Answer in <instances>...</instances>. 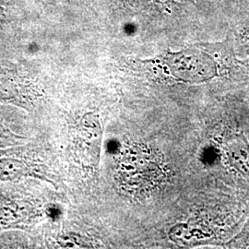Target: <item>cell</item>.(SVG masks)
Returning <instances> with one entry per match:
<instances>
[{"label":"cell","mask_w":249,"mask_h":249,"mask_svg":"<svg viewBox=\"0 0 249 249\" xmlns=\"http://www.w3.org/2000/svg\"><path fill=\"white\" fill-rule=\"evenodd\" d=\"M26 172V163L22 160L14 158H0V180H15L23 177Z\"/></svg>","instance_id":"1"},{"label":"cell","mask_w":249,"mask_h":249,"mask_svg":"<svg viewBox=\"0 0 249 249\" xmlns=\"http://www.w3.org/2000/svg\"><path fill=\"white\" fill-rule=\"evenodd\" d=\"M12 97H13V94L10 93L8 90L6 91L0 85V100H8V99L12 98Z\"/></svg>","instance_id":"2"},{"label":"cell","mask_w":249,"mask_h":249,"mask_svg":"<svg viewBox=\"0 0 249 249\" xmlns=\"http://www.w3.org/2000/svg\"><path fill=\"white\" fill-rule=\"evenodd\" d=\"M241 240H242V245L247 241V243L248 244H249V228H247V231H246V232L242 235V238H240Z\"/></svg>","instance_id":"3"}]
</instances>
